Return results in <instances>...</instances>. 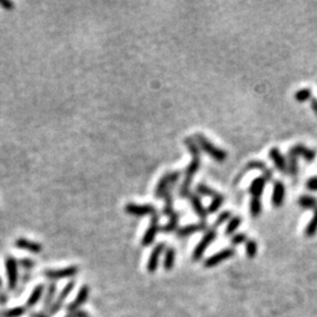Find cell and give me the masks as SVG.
I'll use <instances>...</instances> for the list:
<instances>
[{
  "mask_svg": "<svg viewBox=\"0 0 317 317\" xmlns=\"http://www.w3.org/2000/svg\"><path fill=\"white\" fill-rule=\"evenodd\" d=\"M183 142H185L187 150L192 155V161L185 169V177H183V181L179 190L180 196L182 199H187L190 195V186H192L193 179H194L195 174L199 172L200 166H201V151H200L199 146L196 145L193 138H186Z\"/></svg>",
  "mask_w": 317,
  "mask_h": 317,
  "instance_id": "1",
  "label": "cell"
},
{
  "mask_svg": "<svg viewBox=\"0 0 317 317\" xmlns=\"http://www.w3.org/2000/svg\"><path fill=\"white\" fill-rule=\"evenodd\" d=\"M194 141L196 142V145L199 146V148L202 152H205L206 154H208L213 160L216 161V162H223V161L227 160L228 154L226 151H223L222 148L215 146L213 142L209 140L208 138H206L204 134L201 133H196L194 135Z\"/></svg>",
  "mask_w": 317,
  "mask_h": 317,
  "instance_id": "2",
  "label": "cell"
},
{
  "mask_svg": "<svg viewBox=\"0 0 317 317\" xmlns=\"http://www.w3.org/2000/svg\"><path fill=\"white\" fill-rule=\"evenodd\" d=\"M180 176H181V172L179 170H173V172H168L164 174L163 176L160 177L157 183V187H155L154 190V195L157 199L163 198L164 193L167 192L168 189H170L174 183L179 181Z\"/></svg>",
  "mask_w": 317,
  "mask_h": 317,
  "instance_id": "3",
  "label": "cell"
},
{
  "mask_svg": "<svg viewBox=\"0 0 317 317\" xmlns=\"http://www.w3.org/2000/svg\"><path fill=\"white\" fill-rule=\"evenodd\" d=\"M216 236H217L216 228L211 227L206 231L204 237H202L201 241H200L194 248V252H193V261H200V260L202 259V256L205 255L206 250H207L208 247L213 243V241L216 239Z\"/></svg>",
  "mask_w": 317,
  "mask_h": 317,
  "instance_id": "4",
  "label": "cell"
},
{
  "mask_svg": "<svg viewBox=\"0 0 317 317\" xmlns=\"http://www.w3.org/2000/svg\"><path fill=\"white\" fill-rule=\"evenodd\" d=\"M158 230H160V220H158V215L155 214L153 216H151L150 226L145 231V235L141 240V245L144 247H150L154 242Z\"/></svg>",
  "mask_w": 317,
  "mask_h": 317,
  "instance_id": "5",
  "label": "cell"
},
{
  "mask_svg": "<svg viewBox=\"0 0 317 317\" xmlns=\"http://www.w3.org/2000/svg\"><path fill=\"white\" fill-rule=\"evenodd\" d=\"M125 211L127 214L134 215V216L142 217V216H147V215H153L158 214L157 213V208L154 207L153 205H136V204H127L125 206Z\"/></svg>",
  "mask_w": 317,
  "mask_h": 317,
  "instance_id": "6",
  "label": "cell"
},
{
  "mask_svg": "<svg viewBox=\"0 0 317 317\" xmlns=\"http://www.w3.org/2000/svg\"><path fill=\"white\" fill-rule=\"evenodd\" d=\"M234 255H235V250H234V248L222 249L218 253L213 254L211 256H209V258L205 261L204 265H205V268L216 267V265H218L223 261H226V260H229V259L233 258Z\"/></svg>",
  "mask_w": 317,
  "mask_h": 317,
  "instance_id": "7",
  "label": "cell"
},
{
  "mask_svg": "<svg viewBox=\"0 0 317 317\" xmlns=\"http://www.w3.org/2000/svg\"><path fill=\"white\" fill-rule=\"evenodd\" d=\"M6 275L8 280V288L13 289L18 282V262L13 256H7L5 260Z\"/></svg>",
  "mask_w": 317,
  "mask_h": 317,
  "instance_id": "8",
  "label": "cell"
},
{
  "mask_svg": "<svg viewBox=\"0 0 317 317\" xmlns=\"http://www.w3.org/2000/svg\"><path fill=\"white\" fill-rule=\"evenodd\" d=\"M164 248H166V243L160 242L154 247L153 250H152L150 258H148V262H147L148 272L153 274V272L157 271V269L158 267V262H160V258L164 252Z\"/></svg>",
  "mask_w": 317,
  "mask_h": 317,
  "instance_id": "9",
  "label": "cell"
},
{
  "mask_svg": "<svg viewBox=\"0 0 317 317\" xmlns=\"http://www.w3.org/2000/svg\"><path fill=\"white\" fill-rule=\"evenodd\" d=\"M207 222L201 221L198 222V223H190L186 224V226L179 227V229L176 230V236L180 237V239H183V237H188L193 234L199 233V231H204L207 229Z\"/></svg>",
  "mask_w": 317,
  "mask_h": 317,
  "instance_id": "10",
  "label": "cell"
},
{
  "mask_svg": "<svg viewBox=\"0 0 317 317\" xmlns=\"http://www.w3.org/2000/svg\"><path fill=\"white\" fill-rule=\"evenodd\" d=\"M269 158H270V160L275 164L278 172L282 174L288 173L287 158H284V155L281 153V151L277 147H272L269 150Z\"/></svg>",
  "mask_w": 317,
  "mask_h": 317,
  "instance_id": "11",
  "label": "cell"
},
{
  "mask_svg": "<svg viewBox=\"0 0 317 317\" xmlns=\"http://www.w3.org/2000/svg\"><path fill=\"white\" fill-rule=\"evenodd\" d=\"M260 170L263 174V177H264L267 181H270V180L274 179V172L269 168L267 164H265L261 160H253L250 162L247 163L246 170Z\"/></svg>",
  "mask_w": 317,
  "mask_h": 317,
  "instance_id": "12",
  "label": "cell"
},
{
  "mask_svg": "<svg viewBox=\"0 0 317 317\" xmlns=\"http://www.w3.org/2000/svg\"><path fill=\"white\" fill-rule=\"evenodd\" d=\"M77 272H78V267H75V265H71V267L58 269V270H47L44 272V275H45L46 277H49L50 280H59V278L74 276Z\"/></svg>",
  "mask_w": 317,
  "mask_h": 317,
  "instance_id": "13",
  "label": "cell"
},
{
  "mask_svg": "<svg viewBox=\"0 0 317 317\" xmlns=\"http://www.w3.org/2000/svg\"><path fill=\"white\" fill-rule=\"evenodd\" d=\"M285 196V187L282 181H275L274 187H272V194H271V204L274 207L280 208L284 202Z\"/></svg>",
  "mask_w": 317,
  "mask_h": 317,
  "instance_id": "14",
  "label": "cell"
},
{
  "mask_svg": "<svg viewBox=\"0 0 317 317\" xmlns=\"http://www.w3.org/2000/svg\"><path fill=\"white\" fill-rule=\"evenodd\" d=\"M188 199H189L190 205H192V207H193V209H194L196 215H198V216L201 218V221H206V218L208 217L207 216L208 211L204 206V204H202L200 196L198 194H192V193H190Z\"/></svg>",
  "mask_w": 317,
  "mask_h": 317,
  "instance_id": "15",
  "label": "cell"
},
{
  "mask_svg": "<svg viewBox=\"0 0 317 317\" xmlns=\"http://www.w3.org/2000/svg\"><path fill=\"white\" fill-rule=\"evenodd\" d=\"M265 185H267V180H265L263 176H259L256 177V179H254L252 183H250L249 189H248L250 195H252V198H256V199L261 198L263 192H264Z\"/></svg>",
  "mask_w": 317,
  "mask_h": 317,
  "instance_id": "16",
  "label": "cell"
},
{
  "mask_svg": "<svg viewBox=\"0 0 317 317\" xmlns=\"http://www.w3.org/2000/svg\"><path fill=\"white\" fill-rule=\"evenodd\" d=\"M299 154L295 151L294 146L289 148L288 151V158H287V163H288V173L290 175L295 176L297 173H299Z\"/></svg>",
  "mask_w": 317,
  "mask_h": 317,
  "instance_id": "17",
  "label": "cell"
},
{
  "mask_svg": "<svg viewBox=\"0 0 317 317\" xmlns=\"http://www.w3.org/2000/svg\"><path fill=\"white\" fill-rule=\"evenodd\" d=\"M15 247H17V248L24 249V250H28V252L34 253V254L40 253L41 250H43V246H41L40 243L34 242V241H30L27 239H24V237H20V239H18L17 241H15Z\"/></svg>",
  "mask_w": 317,
  "mask_h": 317,
  "instance_id": "18",
  "label": "cell"
},
{
  "mask_svg": "<svg viewBox=\"0 0 317 317\" xmlns=\"http://www.w3.org/2000/svg\"><path fill=\"white\" fill-rule=\"evenodd\" d=\"M88 294H90V288L87 287V285H84V287L81 288L80 291H79L77 299L74 300V302H73L72 304H69L67 310L69 313H75L78 310V308L80 306H82L85 302H86L87 299H88Z\"/></svg>",
  "mask_w": 317,
  "mask_h": 317,
  "instance_id": "19",
  "label": "cell"
},
{
  "mask_svg": "<svg viewBox=\"0 0 317 317\" xmlns=\"http://www.w3.org/2000/svg\"><path fill=\"white\" fill-rule=\"evenodd\" d=\"M294 148H295V151L297 152V154H299V157H302L304 160L307 161V162L312 163L316 158V152L314 150H310V148H308V147H306V146L302 145V144L295 145Z\"/></svg>",
  "mask_w": 317,
  "mask_h": 317,
  "instance_id": "20",
  "label": "cell"
},
{
  "mask_svg": "<svg viewBox=\"0 0 317 317\" xmlns=\"http://www.w3.org/2000/svg\"><path fill=\"white\" fill-rule=\"evenodd\" d=\"M179 222H180V213L174 211V213L168 217L167 223L160 228L161 231L163 233H172L179 229Z\"/></svg>",
  "mask_w": 317,
  "mask_h": 317,
  "instance_id": "21",
  "label": "cell"
},
{
  "mask_svg": "<svg viewBox=\"0 0 317 317\" xmlns=\"http://www.w3.org/2000/svg\"><path fill=\"white\" fill-rule=\"evenodd\" d=\"M73 287H74V283H73V282H69V283H68L67 285H66L65 288H63L62 293L60 294L58 301H55L54 306H53L52 308H51V312H50L51 315H53V314H55L56 312H59V309L61 308V306H62V302H63V301H65L66 297H67L68 295L71 294Z\"/></svg>",
  "mask_w": 317,
  "mask_h": 317,
  "instance_id": "22",
  "label": "cell"
},
{
  "mask_svg": "<svg viewBox=\"0 0 317 317\" xmlns=\"http://www.w3.org/2000/svg\"><path fill=\"white\" fill-rule=\"evenodd\" d=\"M299 206L303 209H308V211H316L317 199L312 195H302L299 199Z\"/></svg>",
  "mask_w": 317,
  "mask_h": 317,
  "instance_id": "23",
  "label": "cell"
},
{
  "mask_svg": "<svg viewBox=\"0 0 317 317\" xmlns=\"http://www.w3.org/2000/svg\"><path fill=\"white\" fill-rule=\"evenodd\" d=\"M164 200V207H163V211L162 213L163 215H166V216L169 217L170 215H172L174 213V206H173V194H172V189H168L166 193H164L163 198Z\"/></svg>",
  "mask_w": 317,
  "mask_h": 317,
  "instance_id": "24",
  "label": "cell"
},
{
  "mask_svg": "<svg viewBox=\"0 0 317 317\" xmlns=\"http://www.w3.org/2000/svg\"><path fill=\"white\" fill-rule=\"evenodd\" d=\"M242 223V218L240 216H233L228 221L226 229H224V235L226 236H233L235 234V231L237 230V228L241 226Z\"/></svg>",
  "mask_w": 317,
  "mask_h": 317,
  "instance_id": "25",
  "label": "cell"
},
{
  "mask_svg": "<svg viewBox=\"0 0 317 317\" xmlns=\"http://www.w3.org/2000/svg\"><path fill=\"white\" fill-rule=\"evenodd\" d=\"M175 263V249L169 247L166 252H164V260H163V268L164 270L169 271L172 270Z\"/></svg>",
  "mask_w": 317,
  "mask_h": 317,
  "instance_id": "26",
  "label": "cell"
},
{
  "mask_svg": "<svg viewBox=\"0 0 317 317\" xmlns=\"http://www.w3.org/2000/svg\"><path fill=\"white\" fill-rule=\"evenodd\" d=\"M249 211L253 217H259L262 213V202L260 199L252 198L249 204Z\"/></svg>",
  "mask_w": 317,
  "mask_h": 317,
  "instance_id": "27",
  "label": "cell"
},
{
  "mask_svg": "<svg viewBox=\"0 0 317 317\" xmlns=\"http://www.w3.org/2000/svg\"><path fill=\"white\" fill-rule=\"evenodd\" d=\"M196 194L199 196H209V198H215L218 193L215 192L214 189H211V187L204 185V183H199L195 188Z\"/></svg>",
  "mask_w": 317,
  "mask_h": 317,
  "instance_id": "28",
  "label": "cell"
},
{
  "mask_svg": "<svg viewBox=\"0 0 317 317\" xmlns=\"http://www.w3.org/2000/svg\"><path fill=\"white\" fill-rule=\"evenodd\" d=\"M223 201H224V196L218 193V194L215 196V198H213V200H211V205L208 206V209H207L208 214L216 213L218 209H220L222 204H223Z\"/></svg>",
  "mask_w": 317,
  "mask_h": 317,
  "instance_id": "29",
  "label": "cell"
},
{
  "mask_svg": "<svg viewBox=\"0 0 317 317\" xmlns=\"http://www.w3.org/2000/svg\"><path fill=\"white\" fill-rule=\"evenodd\" d=\"M316 233H317V209L315 211V213H314L313 218L309 221V223L307 224L306 229H304V234H306L307 237L315 236Z\"/></svg>",
  "mask_w": 317,
  "mask_h": 317,
  "instance_id": "30",
  "label": "cell"
},
{
  "mask_svg": "<svg viewBox=\"0 0 317 317\" xmlns=\"http://www.w3.org/2000/svg\"><path fill=\"white\" fill-rule=\"evenodd\" d=\"M313 97V91L312 88H301L295 93V100L299 101V103H304V101H308L312 99Z\"/></svg>",
  "mask_w": 317,
  "mask_h": 317,
  "instance_id": "31",
  "label": "cell"
},
{
  "mask_svg": "<svg viewBox=\"0 0 317 317\" xmlns=\"http://www.w3.org/2000/svg\"><path fill=\"white\" fill-rule=\"evenodd\" d=\"M43 291H44L43 285H38V287L34 288L33 293H32L30 299H28V301H27L26 306L28 307V308H31V307H33L34 304L38 303V301L40 300L41 295H43Z\"/></svg>",
  "mask_w": 317,
  "mask_h": 317,
  "instance_id": "32",
  "label": "cell"
},
{
  "mask_svg": "<svg viewBox=\"0 0 317 317\" xmlns=\"http://www.w3.org/2000/svg\"><path fill=\"white\" fill-rule=\"evenodd\" d=\"M246 254L248 259H254L258 254V243L255 240H248L246 242Z\"/></svg>",
  "mask_w": 317,
  "mask_h": 317,
  "instance_id": "33",
  "label": "cell"
},
{
  "mask_svg": "<svg viewBox=\"0 0 317 317\" xmlns=\"http://www.w3.org/2000/svg\"><path fill=\"white\" fill-rule=\"evenodd\" d=\"M248 241V237H247L246 233H237L234 234L230 239V245L231 246H240L242 243H246Z\"/></svg>",
  "mask_w": 317,
  "mask_h": 317,
  "instance_id": "34",
  "label": "cell"
},
{
  "mask_svg": "<svg viewBox=\"0 0 317 317\" xmlns=\"http://www.w3.org/2000/svg\"><path fill=\"white\" fill-rule=\"evenodd\" d=\"M230 218H231V213H230L229 211H222V213L217 216L216 220H215L213 227H214V228L220 227V226H222V224H223V223H226L227 221H229Z\"/></svg>",
  "mask_w": 317,
  "mask_h": 317,
  "instance_id": "35",
  "label": "cell"
},
{
  "mask_svg": "<svg viewBox=\"0 0 317 317\" xmlns=\"http://www.w3.org/2000/svg\"><path fill=\"white\" fill-rule=\"evenodd\" d=\"M25 314V308H13L11 310H6L4 313H0V317H19Z\"/></svg>",
  "mask_w": 317,
  "mask_h": 317,
  "instance_id": "36",
  "label": "cell"
},
{
  "mask_svg": "<svg viewBox=\"0 0 317 317\" xmlns=\"http://www.w3.org/2000/svg\"><path fill=\"white\" fill-rule=\"evenodd\" d=\"M307 189L312 190V192H317V176L310 177L307 181Z\"/></svg>",
  "mask_w": 317,
  "mask_h": 317,
  "instance_id": "37",
  "label": "cell"
},
{
  "mask_svg": "<svg viewBox=\"0 0 317 317\" xmlns=\"http://www.w3.org/2000/svg\"><path fill=\"white\" fill-rule=\"evenodd\" d=\"M54 293H55V285L54 284H51L50 289L49 291H47V296H46V301H45V307L49 306V304L51 303V301H52L53 296H54Z\"/></svg>",
  "mask_w": 317,
  "mask_h": 317,
  "instance_id": "38",
  "label": "cell"
},
{
  "mask_svg": "<svg viewBox=\"0 0 317 317\" xmlns=\"http://www.w3.org/2000/svg\"><path fill=\"white\" fill-rule=\"evenodd\" d=\"M0 5H1L6 11H12V9L14 8V4L12 1H9V0H0Z\"/></svg>",
  "mask_w": 317,
  "mask_h": 317,
  "instance_id": "39",
  "label": "cell"
},
{
  "mask_svg": "<svg viewBox=\"0 0 317 317\" xmlns=\"http://www.w3.org/2000/svg\"><path fill=\"white\" fill-rule=\"evenodd\" d=\"M19 263H20L21 265L25 268H32L34 267V261H32V260H28V259H23L19 261Z\"/></svg>",
  "mask_w": 317,
  "mask_h": 317,
  "instance_id": "40",
  "label": "cell"
},
{
  "mask_svg": "<svg viewBox=\"0 0 317 317\" xmlns=\"http://www.w3.org/2000/svg\"><path fill=\"white\" fill-rule=\"evenodd\" d=\"M71 317H88V315L85 312H82V310H77V312L72 314Z\"/></svg>",
  "mask_w": 317,
  "mask_h": 317,
  "instance_id": "41",
  "label": "cell"
},
{
  "mask_svg": "<svg viewBox=\"0 0 317 317\" xmlns=\"http://www.w3.org/2000/svg\"><path fill=\"white\" fill-rule=\"evenodd\" d=\"M312 108L317 115V99H312Z\"/></svg>",
  "mask_w": 317,
  "mask_h": 317,
  "instance_id": "42",
  "label": "cell"
},
{
  "mask_svg": "<svg viewBox=\"0 0 317 317\" xmlns=\"http://www.w3.org/2000/svg\"><path fill=\"white\" fill-rule=\"evenodd\" d=\"M32 317H49V316L41 315V314H33V315H32Z\"/></svg>",
  "mask_w": 317,
  "mask_h": 317,
  "instance_id": "43",
  "label": "cell"
},
{
  "mask_svg": "<svg viewBox=\"0 0 317 317\" xmlns=\"http://www.w3.org/2000/svg\"><path fill=\"white\" fill-rule=\"evenodd\" d=\"M0 285H1V280H0Z\"/></svg>",
  "mask_w": 317,
  "mask_h": 317,
  "instance_id": "44",
  "label": "cell"
},
{
  "mask_svg": "<svg viewBox=\"0 0 317 317\" xmlns=\"http://www.w3.org/2000/svg\"><path fill=\"white\" fill-rule=\"evenodd\" d=\"M68 317H71V316H68Z\"/></svg>",
  "mask_w": 317,
  "mask_h": 317,
  "instance_id": "45",
  "label": "cell"
}]
</instances>
